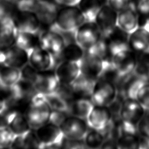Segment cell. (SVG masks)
<instances>
[{"label":"cell","instance_id":"cell-1","mask_svg":"<svg viewBox=\"0 0 149 149\" xmlns=\"http://www.w3.org/2000/svg\"><path fill=\"white\" fill-rule=\"evenodd\" d=\"M52 109L44 95L36 93L30 99L24 115L33 129L50 120Z\"/></svg>","mask_w":149,"mask_h":149},{"label":"cell","instance_id":"cell-2","mask_svg":"<svg viewBox=\"0 0 149 149\" xmlns=\"http://www.w3.org/2000/svg\"><path fill=\"white\" fill-rule=\"evenodd\" d=\"M86 18L77 5H66L59 9L55 22V29L61 32L74 33Z\"/></svg>","mask_w":149,"mask_h":149},{"label":"cell","instance_id":"cell-3","mask_svg":"<svg viewBox=\"0 0 149 149\" xmlns=\"http://www.w3.org/2000/svg\"><path fill=\"white\" fill-rule=\"evenodd\" d=\"M118 90L113 81L102 77L94 83L91 100L94 104L109 107L116 100Z\"/></svg>","mask_w":149,"mask_h":149},{"label":"cell","instance_id":"cell-4","mask_svg":"<svg viewBox=\"0 0 149 149\" xmlns=\"http://www.w3.org/2000/svg\"><path fill=\"white\" fill-rule=\"evenodd\" d=\"M102 34L94 21H85L74 32V41L85 51L97 44Z\"/></svg>","mask_w":149,"mask_h":149},{"label":"cell","instance_id":"cell-5","mask_svg":"<svg viewBox=\"0 0 149 149\" xmlns=\"http://www.w3.org/2000/svg\"><path fill=\"white\" fill-rule=\"evenodd\" d=\"M40 46L48 51L55 59L59 57L66 44V40L60 31L55 29H45L40 32Z\"/></svg>","mask_w":149,"mask_h":149},{"label":"cell","instance_id":"cell-6","mask_svg":"<svg viewBox=\"0 0 149 149\" xmlns=\"http://www.w3.org/2000/svg\"><path fill=\"white\" fill-rule=\"evenodd\" d=\"M34 130L41 144V148L61 147L64 136L58 125L48 122Z\"/></svg>","mask_w":149,"mask_h":149},{"label":"cell","instance_id":"cell-7","mask_svg":"<svg viewBox=\"0 0 149 149\" xmlns=\"http://www.w3.org/2000/svg\"><path fill=\"white\" fill-rule=\"evenodd\" d=\"M137 61L136 54L126 48L116 52L112 57L111 63L118 75L123 78L134 71Z\"/></svg>","mask_w":149,"mask_h":149},{"label":"cell","instance_id":"cell-8","mask_svg":"<svg viewBox=\"0 0 149 149\" xmlns=\"http://www.w3.org/2000/svg\"><path fill=\"white\" fill-rule=\"evenodd\" d=\"M65 138L70 140H83L88 130V125L85 119L69 115L59 125Z\"/></svg>","mask_w":149,"mask_h":149},{"label":"cell","instance_id":"cell-9","mask_svg":"<svg viewBox=\"0 0 149 149\" xmlns=\"http://www.w3.org/2000/svg\"><path fill=\"white\" fill-rule=\"evenodd\" d=\"M145 112L146 110L136 98H125L119 107V115L121 120L137 127Z\"/></svg>","mask_w":149,"mask_h":149},{"label":"cell","instance_id":"cell-10","mask_svg":"<svg viewBox=\"0 0 149 149\" xmlns=\"http://www.w3.org/2000/svg\"><path fill=\"white\" fill-rule=\"evenodd\" d=\"M105 62L99 56L85 51L84 55L80 63V74L94 80L99 79L104 72Z\"/></svg>","mask_w":149,"mask_h":149},{"label":"cell","instance_id":"cell-11","mask_svg":"<svg viewBox=\"0 0 149 149\" xmlns=\"http://www.w3.org/2000/svg\"><path fill=\"white\" fill-rule=\"evenodd\" d=\"M29 63V53L16 45L0 50V65L22 68Z\"/></svg>","mask_w":149,"mask_h":149},{"label":"cell","instance_id":"cell-12","mask_svg":"<svg viewBox=\"0 0 149 149\" xmlns=\"http://www.w3.org/2000/svg\"><path fill=\"white\" fill-rule=\"evenodd\" d=\"M86 120L91 128L102 131L112 122V112L108 106L94 104Z\"/></svg>","mask_w":149,"mask_h":149},{"label":"cell","instance_id":"cell-13","mask_svg":"<svg viewBox=\"0 0 149 149\" xmlns=\"http://www.w3.org/2000/svg\"><path fill=\"white\" fill-rule=\"evenodd\" d=\"M18 31L13 17L9 15L0 17V50L15 44Z\"/></svg>","mask_w":149,"mask_h":149},{"label":"cell","instance_id":"cell-14","mask_svg":"<svg viewBox=\"0 0 149 149\" xmlns=\"http://www.w3.org/2000/svg\"><path fill=\"white\" fill-rule=\"evenodd\" d=\"M118 12L107 3L102 5L97 13L94 22L103 36H107L117 26Z\"/></svg>","mask_w":149,"mask_h":149},{"label":"cell","instance_id":"cell-15","mask_svg":"<svg viewBox=\"0 0 149 149\" xmlns=\"http://www.w3.org/2000/svg\"><path fill=\"white\" fill-rule=\"evenodd\" d=\"M60 83L54 70L51 69L38 72L33 87L37 93L42 95L48 94L58 90Z\"/></svg>","mask_w":149,"mask_h":149},{"label":"cell","instance_id":"cell-16","mask_svg":"<svg viewBox=\"0 0 149 149\" xmlns=\"http://www.w3.org/2000/svg\"><path fill=\"white\" fill-rule=\"evenodd\" d=\"M54 71L61 84L71 85L80 74V63L69 61H61Z\"/></svg>","mask_w":149,"mask_h":149},{"label":"cell","instance_id":"cell-17","mask_svg":"<svg viewBox=\"0 0 149 149\" xmlns=\"http://www.w3.org/2000/svg\"><path fill=\"white\" fill-rule=\"evenodd\" d=\"M58 5L54 0H40L38 1L36 14L38 16L41 26H48L53 29L55 19L59 10Z\"/></svg>","mask_w":149,"mask_h":149},{"label":"cell","instance_id":"cell-18","mask_svg":"<svg viewBox=\"0 0 149 149\" xmlns=\"http://www.w3.org/2000/svg\"><path fill=\"white\" fill-rule=\"evenodd\" d=\"M139 26V14L136 5L131 1L129 5L118 12L117 26L127 33H130Z\"/></svg>","mask_w":149,"mask_h":149},{"label":"cell","instance_id":"cell-19","mask_svg":"<svg viewBox=\"0 0 149 149\" xmlns=\"http://www.w3.org/2000/svg\"><path fill=\"white\" fill-rule=\"evenodd\" d=\"M55 58L47 50L38 46L29 54V63L37 71L51 69L55 62Z\"/></svg>","mask_w":149,"mask_h":149},{"label":"cell","instance_id":"cell-20","mask_svg":"<svg viewBox=\"0 0 149 149\" xmlns=\"http://www.w3.org/2000/svg\"><path fill=\"white\" fill-rule=\"evenodd\" d=\"M128 46L136 54L149 52V30L139 26L129 34Z\"/></svg>","mask_w":149,"mask_h":149},{"label":"cell","instance_id":"cell-21","mask_svg":"<svg viewBox=\"0 0 149 149\" xmlns=\"http://www.w3.org/2000/svg\"><path fill=\"white\" fill-rule=\"evenodd\" d=\"M13 19L19 31L39 33L41 27L40 21L34 12H20Z\"/></svg>","mask_w":149,"mask_h":149},{"label":"cell","instance_id":"cell-22","mask_svg":"<svg viewBox=\"0 0 149 149\" xmlns=\"http://www.w3.org/2000/svg\"><path fill=\"white\" fill-rule=\"evenodd\" d=\"M103 37L112 56L120 50L129 48L128 46L129 33L118 26H116L108 36Z\"/></svg>","mask_w":149,"mask_h":149},{"label":"cell","instance_id":"cell-23","mask_svg":"<svg viewBox=\"0 0 149 149\" xmlns=\"http://www.w3.org/2000/svg\"><path fill=\"white\" fill-rule=\"evenodd\" d=\"M6 121L7 126L15 136L24 134L31 129L24 114L17 111L6 113Z\"/></svg>","mask_w":149,"mask_h":149},{"label":"cell","instance_id":"cell-24","mask_svg":"<svg viewBox=\"0 0 149 149\" xmlns=\"http://www.w3.org/2000/svg\"><path fill=\"white\" fill-rule=\"evenodd\" d=\"M147 82L146 79L133 72L120 80L121 90L125 98H136L139 88Z\"/></svg>","mask_w":149,"mask_h":149},{"label":"cell","instance_id":"cell-25","mask_svg":"<svg viewBox=\"0 0 149 149\" xmlns=\"http://www.w3.org/2000/svg\"><path fill=\"white\" fill-rule=\"evenodd\" d=\"M94 105L91 98L75 97L69 104L70 115L86 119Z\"/></svg>","mask_w":149,"mask_h":149},{"label":"cell","instance_id":"cell-26","mask_svg":"<svg viewBox=\"0 0 149 149\" xmlns=\"http://www.w3.org/2000/svg\"><path fill=\"white\" fill-rule=\"evenodd\" d=\"M95 81L80 74L79 77L70 85L74 98L84 97L91 98Z\"/></svg>","mask_w":149,"mask_h":149},{"label":"cell","instance_id":"cell-27","mask_svg":"<svg viewBox=\"0 0 149 149\" xmlns=\"http://www.w3.org/2000/svg\"><path fill=\"white\" fill-rule=\"evenodd\" d=\"M21 79L20 69L9 66H1L0 68L1 87H10L16 84Z\"/></svg>","mask_w":149,"mask_h":149},{"label":"cell","instance_id":"cell-28","mask_svg":"<svg viewBox=\"0 0 149 149\" xmlns=\"http://www.w3.org/2000/svg\"><path fill=\"white\" fill-rule=\"evenodd\" d=\"M39 33L18 31L15 45L29 53L40 46Z\"/></svg>","mask_w":149,"mask_h":149},{"label":"cell","instance_id":"cell-29","mask_svg":"<svg viewBox=\"0 0 149 149\" xmlns=\"http://www.w3.org/2000/svg\"><path fill=\"white\" fill-rule=\"evenodd\" d=\"M85 50L76 41L66 43L59 58L61 61H69L80 63Z\"/></svg>","mask_w":149,"mask_h":149},{"label":"cell","instance_id":"cell-30","mask_svg":"<svg viewBox=\"0 0 149 149\" xmlns=\"http://www.w3.org/2000/svg\"><path fill=\"white\" fill-rule=\"evenodd\" d=\"M77 6L83 13L86 21H94L102 3V0H80Z\"/></svg>","mask_w":149,"mask_h":149},{"label":"cell","instance_id":"cell-31","mask_svg":"<svg viewBox=\"0 0 149 149\" xmlns=\"http://www.w3.org/2000/svg\"><path fill=\"white\" fill-rule=\"evenodd\" d=\"M105 139V136L101 131L91 128V130L87 131L83 141L86 148H101Z\"/></svg>","mask_w":149,"mask_h":149},{"label":"cell","instance_id":"cell-32","mask_svg":"<svg viewBox=\"0 0 149 149\" xmlns=\"http://www.w3.org/2000/svg\"><path fill=\"white\" fill-rule=\"evenodd\" d=\"M44 95L52 110L68 113L69 102L57 91Z\"/></svg>","mask_w":149,"mask_h":149},{"label":"cell","instance_id":"cell-33","mask_svg":"<svg viewBox=\"0 0 149 149\" xmlns=\"http://www.w3.org/2000/svg\"><path fill=\"white\" fill-rule=\"evenodd\" d=\"M138 134L123 133L120 134L116 139L117 147L123 149L139 148Z\"/></svg>","mask_w":149,"mask_h":149},{"label":"cell","instance_id":"cell-34","mask_svg":"<svg viewBox=\"0 0 149 149\" xmlns=\"http://www.w3.org/2000/svg\"><path fill=\"white\" fill-rule=\"evenodd\" d=\"M15 135L7 126H0V148L10 147Z\"/></svg>","mask_w":149,"mask_h":149},{"label":"cell","instance_id":"cell-35","mask_svg":"<svg viewBox=\"0 0 149 149\" xmlns=\"http://www.w3.org/2000/svg\"><path fill=\"white\" fill-rule=\"evenodd\" d=\"M144 108L149 111V82L145 83L138 90L135 98Z\"/></svg>","mask_w":149,"mask_h":149},{"label":"cell","instance_id":"cell-36","mask_svg":"<svg viewBox=\"0 0 149 149\" xmlns=\"http://www.w3.org/2000/svg\"><path fill=\"white\" fill-rule=\"evenodd\" d=\"M21 79L20 80L29 83L33 85L37 79L38 71L32 67L29 63L20 69Z\"/></svg>","mask_w":149,"mask_h":149},{"label":"cell","instance_id":"cell-37","mask_svg":"<svg viewBox=\"0 0 149 149\" xmlns=\"http://www.w3.org/2000/svg\"><path fill=\"white\" fill-rule=\"evenodd\" d=\"M38 1L37 0H20L17 2L16 6L20 12L35 13Z\"/></svg>","mask_w":149,"mask_h":149},{"label":"cell","instance_id":"cell-38","mask_svg":"<svg viewBox=\"0 0 149 149\" xmlns=\"http://www.w3.org/2000/svg\"><path fill=\"white\" fill-rule=\"evenodd\" d=\"M137 129L140 136L149 137V111H146L137 126Z\"/></svg>","mask_w":149,"mask_h":149},{"label":"cell","instance_id":"cell-39","mask_svg":"<svg viewBox=\"0 0 149 149\" xmlns=\"http://www.w3.org/2000/svg\"><path fill=\"white\" fill-rule=\"evenodd\" d=\"M62 147L66 148H86L83 140H70L64 137Z\"/></svg>","mask_w":149,"mask_h":149},{"label":"cell","instance_id":"cell-40","mask_svg":"<svg viewBox=\"0 0 149 149\" xmlns=\"http://www.w3.org/2000/svg\"><path fill=\"white\" fill-rule=\"evenodd\" d=\"M130 0H107V4L117 12L127 8Z\"/></svg>","mask_w":149,"mask_h":149},{"label":"cell","instance_id":"cell-41","mask_svg":"<svg viewBox=\"0 0 149 149\" xmlns=\"http://www.w3.org/2000/svg\"><path fill=\"white\" fill-rule=\"evenodd\" d=\"M136 8L139 15H149V0H139L136 5Z\"/></svg>","mask_w":149,"mask_h":149},{"label":"cell","instance_id":"cell-42","mask_svg":"<svg viewBox=\"0 0 149 149\" xmlns=\"http://www.w3.org/2000/svg\"><path fill=\"white\" fill-rule=\"evenodd\" d=\"M65 113H66L63 112L52 110L49 122H51L59 126V125L61 123V122L63 121V120L66 116Z\"/></svg>","mask_w":149,"mask_h":149},{"label":"cell","instance_id":"cell-43","mask_svg":"<svg viewBox=\"0 0 149 149\" xmlns=\"http://www.w3.org/2000/svg\"><path fill=\"white\" fill-rule=\"evenodd\" d=\"M139 148L149 149V137L143 136H139Z\"/></svg>","mask_w":149,"mask_h":149},{"label":"cell","instance_id":"cell-44","mask_svg":"<svg viewBox=\"0 0 149 149\" xmlns=\"http://www.w3.org/2000/svg\"><path fill=\"white\" fill-rule=\"evenodd\" d=\"M8 108L6 100L4 95L0 92V114L5 113Z\"/></svg>","mask_w":149,"mask_h":149},{"label":"cell","instance_id":"cell-45","mask_svg":"<svg viewBox=\"0 0 149 149\" xmlns=\"http://www.w3.org/2000/svg\"><path fill=\"white\" fill-rule=\"evenodd\" d=\"M58 5L66 6V5H77L80 0H54Z\"/></svg>","mask_w":149,"mask_h":149},{"label":"cell","instance_id":"cell-46","mask_svg":"<svg viewBox=\"0 0 149 149\" xmlns=\"http://www.w3.org/2000/svg\"><path fill=\"white\" fill-rule=\"evenodd\" d=\"M4 1L9 3H10V4H14V3H17V2L18 1H19L20 0H3Z\"/></svg>","mask_w":149,"mask_h":149},{"label":"cell","instance_id":"cell-47","mask_svg":"<svg viewBox=\"0 0 149 149\" xmlns=\"http://www.w3.org/2000/svg\"><path fill=\"white\" fill-rule=\"evenodd\" d=\"M0 86H1V80H0Z\"/></svg>","mask_w":149,"mask_h":149},{"label":"cell","instance_id":"cell-48","mask_svg":"<svg viewBox=\"0 0 149 149\" xmlns=\"http://www.w3.org/2000/svg\"><path fill=\"white\" fill-rule=\"evenodd\" d=\"M37 1H40V0H37Z\"/></svg>","mask_w":149,"mask_h":149}]
</instances>
